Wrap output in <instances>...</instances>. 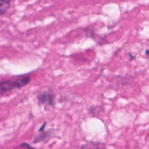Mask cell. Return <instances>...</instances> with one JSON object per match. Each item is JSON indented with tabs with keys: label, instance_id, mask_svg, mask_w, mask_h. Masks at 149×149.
Segmentation results:
<instances>
[{
	"label": "cell",
	"instance_id": "2",
	"mask_svg": "<svg viewBox=\"0 0 149 149\" xmlns=\"http://www.w3.org/2000/svg\"><path fill=\"white\" fill-rule=\"evenodd\" d=\"M37 98L38 102L42 104L54 106L55 104V94L51 90H44L38 94Z\"/></svg>",
	"mask_w": 149,
	"mask_h": 149
},
{
	"label": "cell",
	"instance_id": "6",
	"mask_svg": "<svg viewBox=\"0 0 149 149\" xmlns=\"http://www.w3.org/2000/svg\"><path fill=\"white\" fill-rule=\"evenodd\" d=\"M21 146L26 147L27 149H35L34 148L32 147L31 146H30L29 144H27V143H22V144H21Z\"/></svg>",
	"mask_w": 149,
	"mask_h": 149
},
{
	"label": "cell",
	"instance_id": "5",
	"mask_svg": "<svg viewBox=\"0 0 149 149\" xmlns=\"http://www.w3.org/2000/svg\"><path fill=\"white\" fill-rule=\"evenodd\" d=\"M48 136H49V134H48V132H42V133H41L40 134H38L34 137L33 143H38L41 141H43V140L47 139V138Z\"/></svg>",
	"mask_w": 149,
	"mask_h": 149
},
{
	"label": "cell",
	"instance_id": "3",
	"mask_svg": "<svg viewBox=\"0 0 149 149\" xmlns=\"http://www.w3.org/2000/svg\"><path fill=\"white\" fill-rule=\"evenodd\" d=\"M10 7V0H0V15L2 16Z\"/></svg>",
	"mask_w": 149,
	"mask_h": 149
},
{
	"label": "cell",
	"instance_id": "1",
	"mask_svg": "<svg viewBox=\"0 0 149 149\" xmlns=\"http://www.w3.org/2000/svg\"><path fill=\"white\" fill-rule=\"evenodd\" d=\"M31 81L30 76L20 75L14 79H8L0 83V93L2 95L15 88H20L27 85Z\"/></svg>",
	"mask_w": 149,
	"mask_h": 149
},
{
	"label": "cell",
	"instance_id": "9",
	"mask_svg": "<svg viewBox=\"0 0 149 149\" xmlns=\"http://www.w3.org/2000/svg\"><path fill=\"white\" fill-rule=\"evenodd\" d=\"M145 54L147 57L149 58V49L145 51Z\"/></svg>",
	"mask_w": 149,
	"mask_h": 149
},
{
	"label": "cell",
	"instance_id": "8",
	"mask_svg": "<svg viewBox=\"0 0 149 149\" xmlns=\"http://www.w3.org/2000/svg\"><path fill=\"white\" fill-rule=\"evenodd\" d=\"M45 125H46V122H44V123H43V124H42V125L41 126V127L39 129V132H42L43 130H44V127H45Z\"/></svg>",
	"mask_w": 149,
	"mask_h": 149
},
{
	"label": "cell",
	"instance_id": "7",
	"mask_svg": "<svg viewBox=\"0 0 149 149\" xmlns=\"http://www.w3.org/2000/svg\"><path fill=\"white\" fill-rule=\"evenodd\" d=\"M128 55H129V58L130 61H133L136 58V56L134 55H133V54H132L130 52H129Z\"/></svg>",
	"mask_w": 149,
	"mask_h": 149
},
{
	"label": "cell",
	"instance_id": "10",
	"mask_svg": "<svg viewBox=\"0 0 149 149\" xmlns=\"http://www.w3.org/2000/svg\"><path fill=\"white\" fill-rule=\"evenodd\" d=\"M81 149H83V148H81ZM87 149H93V148H87Z\"/></svg>",
	"mask_w": 149,
	"mask_h": 149
},
{
	"label": "cell",
	"instance_id": "4",
	"mask_svg": "<svg viewBox=\"0 0 149 149\" xmlns=\"http://www.w3.org/2000/svg\"><path fill=\"white\" fill-rule=\"evenodd\" d=\"M83 31L84 32V34L86 37L90 38L92 39H95L96 34L95 33V31L93 30V29L91 27L87 26V27L83 29Z\"/></svg>",
	"mask_w": 149,
	"mask_h": 149
}]
</instances>
